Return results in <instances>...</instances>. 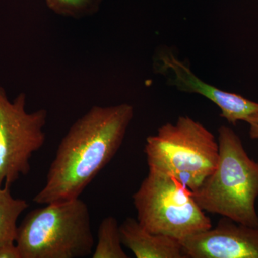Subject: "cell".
Wrapping results in <instances>:
<instances>
[{
	"label": "cell",
	"mask_w": 258,
	"mask_h": 258,
	"mask_svg": "<svg viewBox=\"0 0 258 258\" xmlns=\"http://www.w3.org/2000/svg\"><path fill=\"white\" fill-rule=\"evenodd\" d=\"M134 115L128 103L90 108L61 139L33 202L47 205L80 198L121 147Z\"/></svg>",
	"instance_id": "cell-1"
},
{
	"label": "cell",
	"mask_w": 258,
	"mask_h": 258,
	"mask_svg": "<svg viewBox=\"0 0 258 258\" xmlns=\"http://www.w3.org/2000/svg\"><path fill=\"white\" fill-rule=\"evenodd\" d=\"M219 159L216 168L196 191L202 210L237 223L258 227V164L249 158L239 136L229 127L218 129Z\"/></svg>",
	"instance_id": "cell-2"
},
{
	"label": "cell",
	"mask_w": 258,
	"mask_h": 258,
	"mask_svg": "<svg viewBox=\"0 0 258 258\" xmlns=\"http://www.w3.org/2000/svg\"><path fill=\"white\" fill-rule=\"evenodd\" d=\"M22 258H83L92 255L91 215L80 198L47 204L29 212L16 241Z\"/></svg>",
	"instance_id": "cell-3"
},
{
	"label": "cell",
	"mask_w": 258,
	"mask_h": 258,
	"mask_svg": "<svg viewBox=\"0 0 258 258\" xmlns=\"http://www.w3.org/2000/svg\"><path fill=\"white\" fill-rule=\"evenodd\" d=\"M144 152L149 169L172 176L192 191L215 170L220 153L214 134L189 116H180L148 137Z\"/></svg>",
	"instance_id": "cell-4"
},
{
	"label": "cell",
	"mask_w": 258,
	"mask_h": 258,
	"mask_svg": "<svg viewBox=\"0 0 258 258\" xmlns=\"http://www.w3.org/2000/svg\"><path fill=\"white\" fill-rule=\"evenodd\" d=\"M137 220L153 234L180 242L212 227L192 191L172 176L149 169L148 175L133 195Z\"/></svg>",
	"instance_id": "cell-5"
},
{
	"label": "cell",
	"mask_w": 258,
	"mask_h": 258,
	"mask_svg": "<svg viewBox=\"0 0 258 258\" xmlns=\"http://www.w3.org/2000/svg\"><path fill=\"white\" fill-rule=\"evenodd\" d=\"M26 95L10 101L0 86V186H11L30 171V159L46 140L45 109L28 113Z\"/></svg>",
	"instance_id": "cell-6"
},
{
	"label": "cell",
	"mask_w": 258,
	"mask_h": 258,
	"mask_svg": "<svg viewBox=\"0 0 258 258\" xmlns=\"http://www.w3.org/2000/svg\"><path fill=\"white\" fill-rule=\"evenodd\" d=\"M155 67L168 82L180 91L197 93L213 102L221 110L222 117L231 124L235 125L239 120L247 122L250 117L258 114V103L205 82L172 52L164 51L159 53Z\"/></svg>",
	"instance_id": "cell-7"
},
{
	"label": "cell",
	"mask_w": 258,
	"mask_h": 258,
	"mask_svg": "<svg viewBox=\"0 0 258 258\" xmlns=\"http://www.w3.org/2000/svg\"><path fill=\"white\" fill-rule=\"evenodd\" d=\"M181 242L185 258H258V227L227 217Z\"/></svg>",
	"instance_id": "cell-8"
},
{
	"label": "cell",
	"mask_w": 258,
	"mask_h": 258,
	"mask_svg": "<svg viewBox=\"0 0 258 258\" xmlns=\"http://www.w3.org/2000/svg\"><path fill=\"white\" fill-rule=\"evenodd\" d=\"M122 244L137 258H185L179 240L146 230L138 220L128 217L119 226Z\"/></svg>",
	"instance_id": "cell-9"
},
{
	"label": "cell",
	"mask_w": 258,
	"mask_h": 258,
	"mask_svg": "<svg viewBox=\"0 0 258 258\" xmlns=\"http://www.w3.org/2000/svg\"><path fill=\"white\" fill-rule=\"evenodd\" d=\"M28 207L25 200L13 198L9 186H0V247L15 243L18 228L17 222Z\"/></svg>",
	"instance_id": "cell-10"
},
{
	"label": "cell",
	"mask_w": 258,
	"mask_h": 258,
	"mask_svg": "<svg viewBox=\"0 0 258 258\" xmlns=\"http://www.w3.org/2000/svg\"><path fill=\"white\" fill-rule=\"evenodd\" d=\"M119 226L115 217L108 216L98 227V241L93 249V258H128L122 247Z\"/></svg>",
	"instance_id": "cell-11"
},
{
	"label": "cell",
	"mask_w": 258,
	"mask_h": 258,
	"mask_svg": "<svg viewBox=\"0 0 258 258\" xmlns=\"http://www.w3.org/2000/svg\"><path fill=\"white\" fill-rule=\"evenodd\" d=\"M102 0H45L52 12L61 16L81 18L96 13Z\"/></svg>",
	"instance_id": "cell-12"
},
{
	"label": "cell",
	"mask_w": 258,
	"mask_h": 258,
	"mask_svg": "<svg viewBox=\"0 0 258 258\" xmlns=\"http://www.w3.org/2000/svg\"><path fill=\"white\" fill-rule=\"evenodd\" d=\"M0 258H22L18 246L15 243L4 244L0 247Z\"/></svg>",
	"instance_id": "cell-13"
},
{
	"label": "cell",
	"mask_w": 258,
	"mask_h": 258,
	"mask_svg": "<svg viewBox=\"0 0 258 258\" xmlns=\"http://www.w3.org/2000/svg\"><path fill=\"white\" fill-rule=\"evenodd\" d=\"M247 123H248L250 125L249 136H250L251 138L258 139V114L250 117L247 120Z\"/></svg>",
	"instance_id": "cell-14"
}]
</instances>
